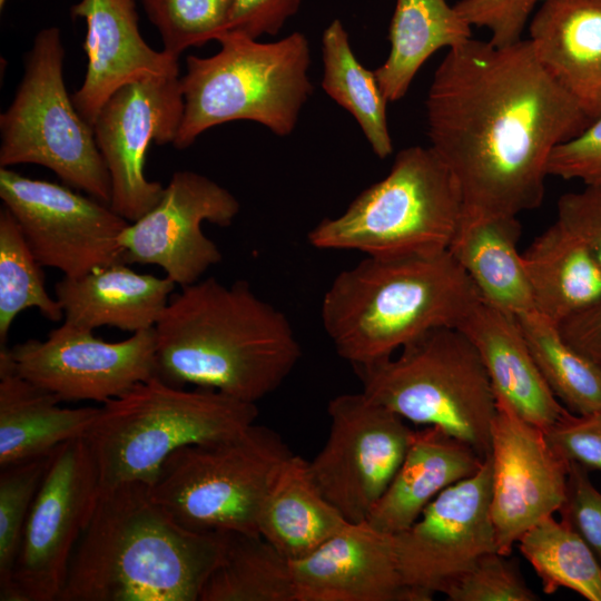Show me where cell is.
<instances>
[{"mask_svg":"<svg viewBox=\"0 0 601 601\" xmlns=\"http://www.w3.org/2000/svg\"><path fill=\"white\" fill-rule=\"evenodd\" d=\"M475 346L496 398L546 431L565 412L528 346L516 316L481 302L457 327Z\"/></svg>","mask_w":601,"mask_h":601,"instance_id":"603a6c76","label":"cell"},{"mask_svg":"<svg viewBox=\"0 0 601 601\" xmlns=\"http://www.w3.org/2000/svg\"><path fill=\"white\" fill-rule=\"evenodd\" d=\"M199 601H296L290 561L260 534L225 532Z\"/></svg>","mask_w":601,"mask_h":601,"instance_id":"f546056e","label":"cell"},{"mask_svg":"<svg viewBox=\"0 0 601 601\" xmlns=\"http://www.w3.org/2000/svg\"><path fill=\"white\" fill-rule=\"evenodd\" d=\"M471 28L446 0H396L388 29L390 53L374 70L386 100L403 98L423 63L437 50L471 39Z\"/></svg>","mask_w":601,"mask_h":601,"instance_id":"f1b7e54d","label":"cell"},{"mask_svg":"<svg viewBox=\"0 0 601 601\" xmlns=\"http://www.w3.org/2000/svg\"><path fill=\"white\" fill-rule=\"evenodd\" d=\"M225 532H197L156 503L148 485L100 490L57 601H199Z\"/></svg>","mask_w":601,"mask_h":601,"instance_id":"3957f363","label":"cell"},{"mask_svg":"<svg viewBox=\"0 0 601 601\" xmlns=\"http://www.w3.org/2000/svg\"><path fill=\"white\" fill-rule=\"evenodd\" d=\"M162 50L178 58L189 47L217 40L229 26L235 0H141Z\"/></svg>","mask_w":601,"mask_h":601,"instance_id":"d590c367","label":"cell"},{"mask_svg":"<svg viewBox=\"0 0 601 601\" xmlns=\"http://www.w3.org/2000/svg\"><path fill=\"white\" fill-rule=\"evenodd\" d=\"M546 170L549 176L601 186V115L552 150Z\"/></svg>","mask_w":601,"mask_h":601,"instance_id":"60d3db41","label":"cell"},{"mask_svg":"<svg viewBox=\"0 0 601 601\" xmlns=\"http://www.w3.org/2000/svg\"><path fill=\"white\" fill-rule=\"evenodd\" d=\"M492 462L443 490L394 535L400 573L416 601H430L480 555L497 551L491 518Z\"/></svg>","mask_w":601,"mask_h":601,"instance_id":"2e32d148","label":"cell"},{"mask_svg":"<svg viewBox=\"0 0 601 601\" xmlns=\"http://www.w3.org/2000/svg\"><path fill=\"white\" fill-rule=\"evenodd\" d=\"M362 392L405 421L437 426L490 453L496 397L482 359L456 327L432 329L391 356L353 367Z\"/></svg>","mask_w":601,"mask_h":601,"instance_id":"52a82bcc","label":"cell"},{"mask_svg":"<svg viewBox=\"0 0 601 601\" xmlns=\"http://www.w3.org/2000/svg\"><path fill=\"white\" fill-rule=\"evenodd\" d=\"M481 302L449 249L365 256L333 279L321 317L338 356L359 367L432 329L457 328Z\"/></svg>","mask_w":601,"mask_h":601,"instance_id":"277c9868","label":"cell"},{"mask_svg":"<svg viewBox=\"0 0 601 601\" xmlns=\"http://www.w3.org/2000/svg\"><path fill=\"white\" fill-rule=\"evenodd\" d=\"M490 446V508L496 549L510 555L529 529L563 504L570 462L550 444L543 430L500 398Z\"/></svg>","mask_w":601,"mask_h":601,"instance_id":"ac0fdd59","label":"cell"},{"mask_svg":"<svg viewBox=\"0 0 601 601\" xmlns=\"http://www.w3.org/2000/svg\"><path fill=\"white\" fill-rule=\"evenodd\" d=\"M62 60L60 30L39 31L22 81L0 116V167L43 166L68 186L109 205V174L91 125L68 95Z\"/></svg>","mask_w":601,"mask_h":601,"instance_id":"30bf717a","label":"cell"},{"mask_svg":"<svg viewBox=\"0 0 601 601\" xmlns=\"http://www.w3.org/2000/svg\"><path fill=\"white\" fill-rule=\"evenodd\" d=\"M556 211V221L581 239L601 265V186L562 195Z\"/></svg>","mask_w":601,"mask_h":601,"instance_id":"b9f144b4","label":"cell"},{"mask_svg":"<svg viewBox=\"0 0 601 601\" xmlns=\"http://www.w3.org/2000/svg\"><path fill=\"white\" fill-rule=\"evenodd\" d=\"M329 432L308 461L319 491L349 523L365 522L408 450L414 430L362 391L327 405Z\"/></svg>","mask_w":601,"mask_h":601,"instance_id":"8fae6325","label":"cell"},{"mask_svg":"<svg viewBox=\"0 0 601 601\" xmlns=\"http://www.w3.org/2000/svg\"><path fill=\"white\" fill-rule=\"evenodd\" d=\"M240 210L237 198L208 177L176 171L159 201L119 236L127 264L155 265L180 287L194 284L220 263L219 247L203 223L229 226Z\"/></svg>","mask_w":601,"mask_h":601,"instance_id":"e0dca14e","label":"cell"},{"mask_svg":"<svg viewBox=\"0 0 601 601\" xmlns=\"http://www.w3.org/2000/svg\"><path fill=\"white\" fill-rule=\"evenodd\" d=\"M0 364L61 401L104 404L157 375L155 327L106 342L63 323L45 341L1 346Z\"/></svg>","mask_w":601,"mask_h":601,"instance_id":"5bb4252c","label":"cell"},{"mask_svg":"<svg viewBox=\"0 0 601 601\" xmlns=\"http://www.w3.org/2000/svg\"><path fill=\"white\" fill-rule=\"evenodd\" d=\"M293 454L277 432L254 423L229 439L176 450L149 494L189 530L259 534L265 497Z\"/></svg>","mask_w":601,"mask_h":601,"instance_id":"9c48e42d","label":"cell"},{"mask_svg":"<svg viewBox=\"0 0 601 601\" xmlns=\"http://www.w3.org/2000/svg\"><path fill=\"white\" fill-rule=\"evenodd\" d=\"M425 108L430 147L453 175L470 218L538 208L552 150L592 121L529 39L497 47L471 38L449 49Z\"/></svg>","mask_w":601,"mask_h":601,"instance_id":"6da1fadb","label":"cell"},{"mask_svg":"<svg viewBox=\"0 0 601 601\" xmlns=\"http://www.w3.org/2000/svg\"><path fill=\"white\" fill-rule=\"evenodd\" d=\"M100 490L83 437L55 450L26 522L9 601L58 600Z\"/></svg>","mask_w":601,"mask_h":601,"instance_id":"7c38bea8","label":"cell"},{"mask_svg":"<svg viewBox=\"0 0 601 601\" xmlns=\"http://www.w3.org/2000/svg\"><path fill=\"white\" fill-rule=\"evenodd\" d=\"M518 216H462L449 250L474 284L481 300L518 316L534 309Z\"/></svg>","mask_w":601,"mask_h":601,"instance_id":"d4e9b609","label":"cell"},{"mask_svg":"<svg viewBox=\"0 0 601 601\" xmlns=\"http://www.w3.org/2000/svg\"><path fill=\"white\" fill-rule=\"evenodd\" d=\"M484 460L441 427L414 430L402 464L366 522L392 535L406 530L443 490L475 474Z\"/></svg>","mask_w":601,"mask_h":601,"instance_id":"cb8c5ba5","label":"cell"},{"mask_svg":"<svg viewBox=\"0 0 601 601\" xmlns=\"http://www.w3.org/2000/svg\"><path fill=\"white\" fill-rule=\"evenodd\" d=\"M533 51L591 120L601 115V0H542L531 18Z\"/></svg>","mask_w":601,"mask_h":601,"instance_id":"44dd1931","label":"cell"},{"mask_svg":"<svg viewBox=\"0 0 601 601\" xmlns=\"http://www.w3.org/2000/svg\"><path fill=\"white\" fill-rule=\"evenodd\" d=\"M290 566L296 601H416L400 573L394 535L366 521L348 522Z\"/></svg>","mask_w":601,"mask_h":601,"instance_id":"d6986e66","label":"cell"},{"mask_svg":"<svg viewBox=\"0 0 601 601\" xmlns=\"http://www.w3.org/2000/svg\"><path fill=\"white\" fill-rule=\"evenodd\" d=\"M462 214L461 193L446 165L431 147L412 146L343 214L321 220L307 240L317 249L366 256L440 252L449 248Z\"/></svg>","mask_w":601,"mask_h":601,"instance_id":"ba28073f","label":"cell"},{"mask_svg":"<svg viewBox=\"0 0 601 601\" xmlns=\"http://www.w3.org/2000/svg\"><path fill=\"white\" fill-rule=\"evenodd\" d=\"M559 329L573 347L601 364V297L559 324Z\"/></svg>","mask_w":601,"mask_h":601,"instance_id":"ee69618b","label":"cell"},{"mask_svg":"<svg viewBox=\"0 0 601 601\" xmlns=\"http://www.w3.org/2000/svg\"><path fill=\"white\" fill-rule=\"evenodd\" d=\"M42 265L36 258L18 223L3 207L0 211V347L17 316L37 308L50 322L63 318L56 297L46 289Z\"/></svg>","mask_w":601,"mask_h":601,"instance_id":"836d02e7","label":"cell"},{"mask_svg":"<svg viewBox=\"0 0 601 601\" xmlns=\"http://www.w3.org/2000/svg\"><path fill=\"white\" fill-rule=\"evenodd\" d=\"M518 543L546 594L569 589L588 601H601V564L566 523L549 515L529 529Z\"/></svg>","mask_w":601,"mask_h":601,"instance_id":"d6a6232c","label":"cell"},{"mask_svg":"<svg viewBox=\"0 0 601 601\" xmlns=\"http://www.w3.org/2000/svg\"><path fill=\"white\" fill-rule=\"evenodd\" d=\"M542 0H460L454 4L471 27L485 28L490 41L504 47L522 39L533 9Z\"/></svg>","mask_w":601,"mask_h":601,"instance_id":"f35d334b","label":"cell"},{"mask_svg":"<svg viewBox=\"0 0 601 601\" xmlns=\"http://www.w3.org/2000/svg\"><path fill=\"white\" fill-rule=\"evenodd\" d=\"M550 444L569 462L601 471V410L574 414L568 410L546 431Z\"/></svg>","mask_w":601,"mask_h":601,"instance_id":"ab89813d","label":"cell"},{"mask_svg":"<svg viewBox=\"0 0 601 601\" xmlns=\"http://www.w3.org/2000/svg\"><path fill=\"white\" fill-rule=\"evenodd\" d=\"M516 318L540 373L561 404L574 414L601 410V364L573 347L559 325L538 311Z\"/></svg>","mask_w":601,"mask_h":601,"instance_id":"1f68e13d","label":"cell"},{"mask_svg":"<svg viewBox=\"0 0 601 601\" xmlns=\"http://www.w3.org/2000/svg\"><path fill=\"white\" fill-rule=\"evenodd\" d=\"M71 12L86 20L88 58L83 82L71 98L90 125L122 86L179 71L178 58L154 50L141 37L135 0H80Z\"/></svg>","mask_w":601,"mask_h":601,"instance_id":"ffe728a7","label":"cell"},{"mask_svg":"<svg viewBox=\"0 0 601 601\" xmlns=\"http://www.w3.org/2000/svg\"><path fill=\"white\" fill-rule=\"evenodd\" d=\"M497 551L480 555L444 591L450 601H534L516 564Z\"/></svg>","mask_w":601,"mask_h":601,"instance_id":"8d00e7d4","label":"cell"},{"mask_svg":"<svg viewBox=\"0 0 601 601\" xmlns=\"http://www.w3.org/2000/svg\"><path fill=\"white\" fill-rule=\"evenodd\" d=\"M55 452V451H53ZM52 453L4 467L0 472V600L9 601L13 568L32 503Z\"/></svg>","mask_w":601,"mask_h":601,"instance_id":"e575fe53","label":"cell"},{"mask_svg":"<svg viewBox=\"0 0 601 601\" xmlns=\"http://www.w3.org/2000/svg\"><path fill=\"white\" fill-rule=\"evenodd\" d=\"M175 286L167 276L138 273L117 262L78 277L63 276L55 285V297L62 307L63 323L136 333L156 326Z\"/></svg>","mask_w":601,"mask_h":601,"instance_id":"7402d4cb","label":"cell"},{"mask_svg":"<svg viewBox=\"0 0 601 601\" xmlns=\"http://www.w3.org/2000/svg\"><path fill=\"white\" fill-rule=\"evenodd\" d=\"M157 376L257 403L302 357L288 317L246 280L214 277L174 293L155 326Z\"/></svg>","mask_w":601,"mask_h":601,"instance_id":"7a4b0ae2","label":"cell"},{"mask_svg":"<svg viewBox=\"0 0 601 601\" xmlns=\"http://www.w3.org/2000/svg\"><path fill=\"white\" fill-rule=\"evenodd\" d=\"M522 255L534 309L555 324L601 297V265L587 245L556 220Z\"/></svg>","mask_w":601,"mask_h":601,"instance_id":"83f0119b","label":"cell"},{"mask_svg":"<svg viewBox=\"0 0 601 601\" xmlns=\"http://www.w3.org/2000/svg\"><path fill=\"white\" fill-rule=\"evenodd\" d=\"M322 88L357 121L374 154L384 159L393 152L386 104L375 72L354 55L343 23L335 19L324 30Z\"/></svg>","mask_w":601,"mask_h":601,"instance_id":"4dcf8cb0","label":"cell"},{"mask_svg":"<svg viewBox=\"0 0 601 601\" xmlns=\"http://www.w3.org/2000/svg\"><path fill=\"white\" fill-rule=\"evenodd\" d=\"M217 41V53L187 58L180 78L184 114L173 145L185 149L207 129L235 120L255 121L277 136H288L313 91L305 35L259 42L226 32Z\"/></svg>","mask_w":601,"mask_h":601,"instance_id":"8992f818","label":"cell"},{"mask_svg":"<svg viewBox=\"0 0 601 601\" xmlns=\"http://www.w3.org/2000/svg\"><path fill=\"white\" fill-rule=\"evenodd\" d=\"M302 2L303 0H235L226 32L252 39L264 35L275 36L298 11Z\"/></svg>","mask_w":601,"mask_h":601,"instance_id":"7bdbcfd3","label":"cell"},{"mask_svg":"<svg viewBox=\"0 0 601 601\" xmlns=\"http://www.w3.org/2000/svg\"><path fill=\"white\" fill-rule=\"evenodd\" d=\"M0 198L42 266L78 277L126 263L119 236L129 221L108 204L7 167H0Z\"/></svg>","mask_w":601,"mask_h":601,"instance_id":"4fadbf2b","label":"cell"},{"mask_svg":"<svg viewBox=\"0 0 601 601\" xmlns=\"http://www.w3.org/2000/svg\"><path fill=\"white\" fill-rule=\"evenodd\" d=\"M558 512L601 564V492L591 482L589 471L578 463L570 462L566 495Z\"/></svg>","mask_w":601,"mask_h":601,"instance_id":"74e56055","label":"cell"},{"mask_svg":"<svg viewBox=\"0 0 601 601\" xmlns=\"http://www.w3.org/2000/svg\"><path fill=\"white\" fill-rule=\"evenodd\" d=\"M60 402L0 364V467L50 454L86 435L99 407L66 408Z\"/></svg>","mask_w":601,"mask_h":601,"instance_id":"484cf974","label":"cell"},{"mask_svg":"<svg viewBox=\"0 0 601 601\" xmlns=\"http://www.w3.org/2000/svg\"><path fill=\"white\" fill-rule=\"evenodd\" d=\"M347 523L317 487L308 461L293 454L265 497L258 533L295 561L314 552Z\"/></svg>","mask_w":601,"mask_h":601,"instance_id":"4316f807","label":"cell"},{"mask_svg":"<svg viewBox=\"0 0 601 601\" xmlns=\"http://www.w3.org/2000/svg\"><path fill=\"white\" fill-rule=\"evenodd\" d=\"M7 0H0V8L2 9L3 6L6 4Z\"/></svg>","mask_w":601,"mask_h":601,"instance_id":"f6af8a7d","label":"cell"},{"mask_svg":"<svg viewBox=\"0 0 601 601\" xmlns=\"http://www.w3.org/2000/svg\"><path fill=\"white\" fill-rule=\"evenodd\" d=\"M179 71L149 76L119 88L91 125L107 167L109 206L131 223L160 199L164 186L146 178L145 157L151 141L174 144L184 114Z\"/></svg>","mask_w":601,"mask_h":601,"instance_id":"9a60e30c","label":"cell"},{"mask_svg":"<svg viewBox=\"0 0 601 601\" xmlns=\"http://www.w3.org/2000/svg\"><path fill=\"white\" fill-rule=\"evenodd\" d=\"M257 416L256 403L210 388L184 390L156 375L104 403L83 440L101 490L149 485L176 450L235 436Z\"/></svg>","mask_w":601,"mask_h":601,"instance_id":"5b68a950","label":"cell"}]
</instances>
